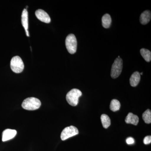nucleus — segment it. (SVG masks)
Wrapping results in <instances>:
<instances>
[{"label":"nucleus","mask_w":151,"mask_h":151,"mask_svg":"<svg viewBox=\"0 0 151 151\" xmlns=\"http://www.w3.org/2000/svg\"><path fill=\"white\" fill-rule=\"evenodd\" d=\"M126 142L128 145H132L134 143V140L133 138L130 137L127 138L126 140Z\"/></svg>","instance_id":"nucleus-19"},{"label":"nucleus","mask_w":151,"mask_h":151,"mask_svg":"<svg viewBox=\"0 0 151 151\" xmlns=\"http://www.w3.org/2000/svg\"><path fill=\"white\" fill-rule=\"evenodd\" d=\"M35 15L39 20L43 22L49 23L51 21L50 17L48 14L43 10L40 9L36 11Z\"/></svg>","instance_id":"nucleus-7"},{"label":"nucleus","mask_w":151,"mask_h":151,"mask_svg":"<svg viewBox=\"0 0 151 151\" xmlns=\"http://www.w3.org/2000/svg\"><path fill=\"white\" fill-rule=\"evenodd\" d=\"M121 107V104L119 100L113 99L111 101L110 104V109L113 112L119 111Z\"/></svg>","instance_id":"nucleus-16"},{"label":"nucleus","mask_w":151,"mask_h":151,"mask_svg":"<svg viewBox=\"0 0 151 151\" xmlns=\"http://www.w3.org/2000/svg\"><path fill=\"white\" fill-rule=\"evenodd\" d=\"M41 105L40 100L34 97L25 99L22 103V107L28 111H34L39 109Z\"/></svg>","instance_id":"nucleus-1"},{"label":"nucleus","mask_w":151,"mask_h":151,"mask_svg":"<svg viewBox=\"0 0 151 151\" xmlns=\"http://www.w3.org/2000/svg\"><path fill=\"white\" fill-rule=\"evenodd\" d=\"M65 46L70 54L75 53L77 49V42L75 36L72 34L67 36L65 41Z\"/></svg>","instance_id":"nucleus-4"},{"label":"nucleus","mask_w":151,"mask_h":151,"mask_svg":"<svg viewBox=\"0 0 151 151\" xmlns=\"http://www.w3.org/2000/svg\"><path fill=\"white\" fill-rule=\"evenodd\" d=\"M142 118L144 122L146 124H150L151 123V112L149 109L145 111L143 113Z\"/></svg>","instance_id":"nucleus-17"},{"label":"nucleus","mask_w":151,"mask_h":151,"mask_svg":"<svg viewBox=\"0 0 151 151\" xmlns=\"http://www.w3.org/2000/svg\"><path fill=\"white\" fill-rule=\"evenodd\" d=\"M139 121V117L132 113H129L125 119L127 124H132L136 126L137 125Z\"/></svg>","instance_id":"nucleus-12"},{"label":"nucleus","mask_w":151,"mask_h":151,"mask_svg":"<svg viewBox=\"0 0 151 151\" xmlns=\"http://www.w3.org/2000/svg\"><path fill=\"white\" fill-rule=\"evenodd\" d=\"M10 66L12 70L15 73H21L24 67L23 60L19 56H15L12 58L11 60Z\"/></svg>","instance_id":"nucleus-3"},{"label":"nucleus","mask_w":151,"mask_h":151,"mask_svg":"<svg viewBox=\"0 0 151 151\" xmlns=\"http://www.w3.org/2000/svg\"><path fill=\"white\" fill-rule=\"evenodd\" d=\"M17 132L15 130L7 129L4 130L2 134V141L6 142L13 139L17 135Z\"/></svg>","instance_id":"nucleus-8"},{"label":"nucleus","mask_w":151,"mask_h":151,"mask_svg":"<svg viewBox=\"0 0 151 151\" xmlns=\"http://www.w3.org/2000/svg\"><path fill=\"white\" fill-rule=\"evenodd\" d=\"M144 143L145 145H149L151 142V137L150 136H147L144 139Z\"/></svg>","instance_id":"nucleus-18"},{"label":"nucleus","mask_w":151,"mask_h":151,"mask_svg":"<svg viewBox=\"0 0 151 151\" xmlns=\"http://www.w3.org/2000/svg\"><path fill=\"white\" fill-rule=\"evenodd\" d=\"M142 56L147 62H149L151 60V52L148 50L142 48L140 50Z\"/></svg>","instance_id":"nucleus-15"},{"label":"nucleus","mask_w":151,"mask_h":151,"mask_svg":"<svg viewBox=\"0 0 151 151\" xmlns=\"http://www.w3.org/2000/svg\"><path fill=\"white\" fill-rule=\"evenodd\" d=\"M151 14L150 11L147 10L143 12L140 17L141 23L145 25L148 23L151 19Z\"/></svg>","instance_id":"nucleus-11"},{"label":"nucleus","mask_w":151,"mask_h":151,"mask_svg":"<svg viewBox=\"0 0 151 151\" xmlns=\"http://www.w3.org/2000/svg\"><path fill=\"white\" fill-rule=\"evenodd\" d=\"M22 23L24 28L27 36L29 37L28 32V13L26 9H24L22 14Z\"/></svg>","instance_id":"nucleus-9"},{"label":"nucleus","mask_w":151,"mask_h":151,"mask_svg":"<svg viewBox=\"0 0 151 151\" xmlns=\"http://www.w3.org/2000/svg\"><path fill=\"white\" fill-rule=\"evenodd\" d=\"M140 74L138 71L134 72L132 74L130 78V83L131 86L133 87L137 86L140 81Z\"/></svg>","instance_id":"nucleus-10"},{"label":"nucleus","mask_w":151,"mask_h":151,"mask_svg":"<svg viewBox=\"0 0 151 151\" xmlns=\"http://www.w3.org/2000/svg\"><path fill=\"white\" fill-rule=\"evenodd\" d=\"M123 60L121 58H116L112 65L111 70V76L112 78L119 77L123 69Z\"/></svg>","instance_id":"nucleus-5"},{"label":"nucleus","mask_w":151,"mask_h":151,"mask_svg":"<svg viewBox=\"0 0 151 151\" xmlns=\"http://www.w3.org/2000/svg\"><path fill=\"white\" fill-rule=\"evenodd\" d=\"M140 74H141V75H142V74H143L142 72V73H140Z\"/></svg>","instance_id":"nucleus-20"},{"label":"nucleus","mask_w":151,"mask_h":151,"mask_svg":"<svg viewBox=\"0 0 151 151\" xmlns=\"http://www.w3.org/2000/svg\"><path fill=\"white\" fill-rule=\"evenodd\" d=\"M101 120L102 125L104 128L107 129L110 127L111 124V119L108 115L103 114L101 116Z\"/></svg>","instance_id":"nucleus-14"},{"label":"nucleus","mask_w":151,"mask_h":151,"mask_svg":"<svg viewBox=\"0 0 151 151\" xmlns=\"http://www.w3.org/2000/svg\"><path fill=\"white\" fill-rule=\"evenodd\" d=\"M102 21L103 27L105 28L110 27L112 22L111 16L109 14H105L102 17Z\"/></svg>","instance_id":"nucleus-13"},{"label":"nucleus","mask_w":151,"mask_h":151,"mask_svg":"<svg viewBox=\"0 0 151 151\" xmlns=\"http://www.w3.org/2000/svg\"><path fill=\"white\" fill-rule=\"evenodd\" d=\"M82 95V92L79 89H73L66 94V99L69 105L76 106L78 105V99Z\"/></svg>","instance_id":"nucleus-2"},{"label":"nucleus","mask_w":151,"mask_h":151,"mask_svg":"<svg viewBox=\"0 0 151 151\" xmlns=\"http://www.w3.org/2000/svg\"><path fill=\"white\" fill-rule=\"evenodd\" d=\"M78 134V129L74 126H71L66 127L63 130L60 135V138L62 140L64 141Z\"/></svg>","instance_id":"nucleus-6"}]
</instances>
